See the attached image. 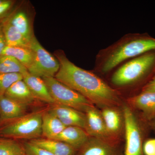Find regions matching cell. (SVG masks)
<instances>
[{"label": "cell", "instance_id": "obj_1", "mask_svg": "<svg viewBox=\"0 0 155 155\" xmlns=\"http://www.w3.org/2000/svg\"><path fill=\"white\" fill-rule=\"evenodd\" d=\"M60 63L56 79L74 90L92 103L102 109L108 107H118L121 100L119 92L93 72L78 67L67 58L65 54H55Z\"/></svg>", "mask_w": 155, "mask_h": 155}, {"label": "cell", "instance_id": "obj_2", "mask_svg": "<svg viewBox=\"0 0 155 155\" xmlns=\"http://www.w3.org/2000/svg\"><path fill=\"white\" fill-rule=\"evenodd\" d=\"M155 51V38L138 34H128L97 55L95 69L107 74L126 61Z\"/></svg>", "mask_w": 155, "mask_h": 155}, {"label": "cell", "instance_id": "obj_3", "mask_svg": "<svg viewBox=\"0 0 155 155\" xmlns=\"http://www.w3.org/2000/svg\"><path fill=\"white\" fill-rule=\"evenodd\" d=\"M45 109L27 113L0 124V137L30 140L42 137V116Z\"/></svg>", "mask_w": 155, "mask_h": 155}, {"label": "cell", "instance_id": "obj_4", "mask_svg": "<svg viewBox=\"0 0 155 155\" xmlns=\"http://www.w3.org/2000/svg\"><path fill=\"white\" fill-rule=\"evenodd\" d=\"M155 66V52L147 53L119 66L111 77L115 86H130L141 80Z\"/></svg>", "mask_w": 155, "mask_h": 155}, {"label": "cell", "instance_id": "obj_5", "mask_svg": "<svg viewBox=\"0 0 155 155\" xmlns=\"http://www.w3.org/2000/svg\"><path fill=\"white\" fill-rule=\"evenodd\" d=\"M43 79L55 104L70 107L84 113L95 107L86 98L55 78H45Z\"/></svg>", "mask_w": 155, "mask_h": 155}, {"label": "cell", "instance_id": "obj_6", "mask_svg": "<svg viewBox=\"0 0 155 155\" xmlns=\"http://www.w3.org/2000/svg\"><path fill=\"white\" fill-rule=\"evenodd\" d=\"M30 48L33 52V61L28 72L42 78L54 77L60 69L58 59L41 45L35 36L31 41Z\"/></svg>", "mask_w": 155, "mask_h": 155}, {"label": "cell", "instance_id": "obj_7", "mask_svg": "<svg viewBox=\"0 0 155 155\" xmlns=\"http://www.w3.org/2000/svg\"><path fill=\"white\" fill-rule=\"evenodd\" d=\"M122 111L125 140L124 155H144L142 132L138 119L129 106L124 104Z\"/></svg>", "mask_w": 155, "mask_h": 155}, {"label": "cell", "instance_id": "obj_8", "mask_svg": "<svg viewBox=\"0 0 155 155\" xmlns=\"http://www.w3.org/2000/svg\"><path fill=\"white\" fill-rule=\"evenodd\" d=\"M118 107H108L101 111L109 137L112 141L119 144L125 126L123 113L120 112Z\"/></svg>", "mask_w": 155, "mask_h": 155}, {"label": "cell", "instance_id": "obj_9", "mask_svg": "<svg viewBox=\"0 0 155 155\" xmlns=\"http://www.w3.org/2000/svg\"><path fill=\"white\" fill-rule=\"evenodd\" d=\"M76 155H124L119 145L90 137Z\"/></svg>", "mask_w": 155, "mask_h": 155}, {"label": "cell", "instance_id": "obj_10", "mask_svg": "<svg viewBox=\"0 0 155 155\" xmlns=\"http://www.w3.org/2000/svg\"><path fill=\"white\" fill-rule=\"evenodd\" d=\"M85 114L84 130L90 137L101 139L118 144L112 141L109 137L101 111L98 110L96 107L89 109Z\"/></svg>", "mask_w": 155, "mask_h": 155}, {"label": "cell", "instance_id": "obj_11", "mask_svg": "<svg viewBox=\"0 0 155 155\" xmlns=\"http://www.w3.org/2000/svg\"><path fill=\"white\" fill-rule=\"evenodd\" d=\"M48 109L66 127L77 126L84 129L85 114L70 107L58 104L49 105Z\"/></svg>", "mask_w": 155, "mask_h": 155}, {"label": "cell", "instance_id": "obj_12", "mask_svg": "<svg viewBox=\"0 0 155 155\" xmlns=\"http://www.w3.org/2000/svg\"><path fill=\"white\" fill-rule=\"evenodd\" d=\"M128 105L141 112L143 119L147 122L155 116V92L142 91L127 100Z\"/></svg>", "mask_w": 155, "mask_h": 155}, {"label": "cell", "instance_id": "obj_13", "mask_svg": "<svg viewBox=\"0 0 155 155\" xmlns=\"http://www.w3.org/2000/svg\"><path fill=\"white\" fill-rule=\"evenodd\" d=\"M23 80L38 101L48 105L54 103L43 79L28 71L22 74Z\"/></svg>", "mask_w": 155, "mask_h": 155}, {"label": "cell", "instance_id": "obj_14", "mask_svg": "<svg viewBox=\"0 0 155 155\" xmlns=\"http://www.w3.org/2000/svg\"><path fill=\"white\" fill-rule=\"evenodd\" d=\"M28 107L5 95L0 97V124L27 114Z\"/></svg>", "mask_w": 155, "mask_h": 155}, {"label": "cell", "instance_id": "obj_15", "mask_svg": "<svg viewBox=\"0 0 155 155\" xmlns=\"http://www.w3.org/2000/svg\"><path fill=\"white\" fill-rule=\"evenodd\" d=\"M36 146L54 155H76L78 150L64 142L41 137L29 141Z\"/></svg>", "mask_w": 155, "mask_h": 155}, {"label": "cell", "instance_id": "obj_16", "mask_svg": "<svg viewBox=\"0 0 155 155\" xmlns=\"http://www.w3.org/2000/svg\"><path fill=\"white\" fill-rule=\"evenodd\" d=\"M5 96L28 107L35 105L38 101L23 79L13 84L6 92Z\"/></svg>", "mask_w": 155, "mask_h": 155}, {"label": "cell", "instance_id": "obj_17", "mask_svg": "<svg viewBox=\"0 0 155 155\" xmlns=\"http://www.w3.org/2000/svg\"><path fill=\"white\" fill-rule=\"evenodd\" d=\"M89 137L83 128L77 126H68L54 139L66 143L78 150L85 144Z\"/></svg>", "mask_w": 155, "mask_h": 155}, {"label": "cell", "instance_id": "obj_18", "mask_svg": "<svg viewBox=\"0 0 155 155\" xmlns=\"http://www.w3.org/2000/svg\"><path fill=\"white\" fill-rule=\"evenodd\" d=\"M66 126L58 117L47 109L42 116V136L45 138L54 139L64 130Z\"/></svg>", "mask_w": 155, "mask_h": 155}, {"label": "cell", "instance_id": "obj_19", "mask_svg": "<svg viewBox=\"0 0 155 155\" xmlns=\"http://www.w3.org/2000/svg\"><path fill=\"white\" fill-rule=\"evenodd\" d=\"M8 18L11 24L17 28L30 44L31 39L35 35L27 13L23 11H14Z\"/></svg>", "mask_w": 155, "mask_h": 155}, {"label": "cell", "instance_id": "obj_20", "mask_svg": "<svg viewBox=\"0 0 155 155\" xmlns=\"http://www.w3.org/2000/svg\"><path fill=\"white\" fill-rule=\"evenodd\" d=\"M2 22L8 46L30 47V44L25 40L17 28L11 24L8 17L4 19Z\"/></svg>", "mask_w": 155, "mask_h": 155}, {"label": "cell", "instance_id": "obj_21", "mask_svg": "<svg viewBox=\"0 0 155 155\" xmlns=\"http://www.w3.org/2000/svg\"><path fill=\"white\" fill-rule=\"evenodd\" d=\"M2 55L10 56L15 58L27 69L33 63V53L30 47L7 46Z\"/></svg>", "mask_w": 155, "mask_h": 155}, {"label": "cell", "instance_id": "obj_22", "mask_svg": "<svg viewBox=\"0 0 155 155\" xmlns=\"http://www.w3.org/2000/svg\"><path fill=\"white\" fill-rule=\"evenodd\" d=\"M0 155H27L23 142L0 137Z\"/></svg>", "mask_w": 155, "mask_h": 155}, {"label": "cell", "instance_id": "obj_23", "mask_svg": "<svg viewBox=\"0 0 155 155\" xmlns=\"http://www.w3.org/2000/svg\"><path fill=\"white\" fill-rule=\"evenodd\" d=\"M28 71L17 59L8 55L0 56V73H23Z\"/></svg>", "mask_w": 155, "mask_h": 155}, {"label": "cell", "instance_id": "obj_24", "mask_svg": "<svg viewBox=\"0 0 155 155\" xmlns=\"http://www.w3.org/2000/svg\"><path fill=\"white\" fill-rule=\"evenodd\" d=\"M22 79L23 76L20 73H0V97L5 95L13 84Z\"/></svg>", "mask_w": 155, "mask_h": 155}, {"label": "cell", "instance_id": "obj_25", "mask_svg": "<svg viewBox=\"0 0 155 155\" xmlns=\"http://www.w3.org/2000/svg\"><path fill=\"white\" fill-rule=\"evenodd\" d=\"M16 2L13 0H0V22L13 12Z\"/></svg>", "mask_w": 155, "mask_h": 155}, {"label": "cell", "instance_id": "obj_26", "mask_svg": "<svg viewBox=\"0 0 155 155\" xmlns=\"http://www.w3.org/2000/svg\"><path fill=\"white\" fill-rule=\"evenodd\" d=\"M27 155H54L35 145L29 141L22 142Z\"/></svg>", "mask_w": 155, "mask_h": 155}, {"label": "cell", "instance_id": "obj_27", "mask_svg": "<svg viewBox=\"0 0 155 155\" xmlns=\"http://www.w3.org/2000/svg\"><path fill=\"white\" fill-rule=\"evenodd\" d=\"M143 148L144 155H155V139L146 140Z\"/></svg>", "mask_w": 155, "mask_h": 155}, {"label": "cell", "instance_id": "obj_28", "mask_svg": "<svg viewBox=\"0 0 155 155\" xmlns=\"http://www.w3.org/2000/svg\"><path fill=\"white\" fill-rule=\"evenodd\" d=\"M7 46L5 35L3 31L2 25L1 22H0V56L2 55L3 51Z\"/></svg>", "mask_w": 155, "mask_h": 155}, {"label": "cell", "instance_id": "obj_29", "mask_svg": "<svg viewBox=\"0 0 155 155\" xmlns=\"http://www.w3.org/2000/svg\"><path fill=\"white\" fill-rule=\"evenodd\" d=\"M142 91L155 92V75L143 87Z\"/></svg>", "mask_w": 155, "mask_h": 155}, {"label": "cell", "instance_id": "obj_30", "mask_svg": "<svg viewBox=\"0 0 155 155\" xmlns=\"http://www.w3.org/2000/svg\"><path fill=\"white\" fill-rule=\"evenodd\" d=\"M148 123L149 126H150V128L153 130H155V116L152 120L148 122Z\"/></svg>", "mask_w": 155, "mask_h": 155}]
</instances>
